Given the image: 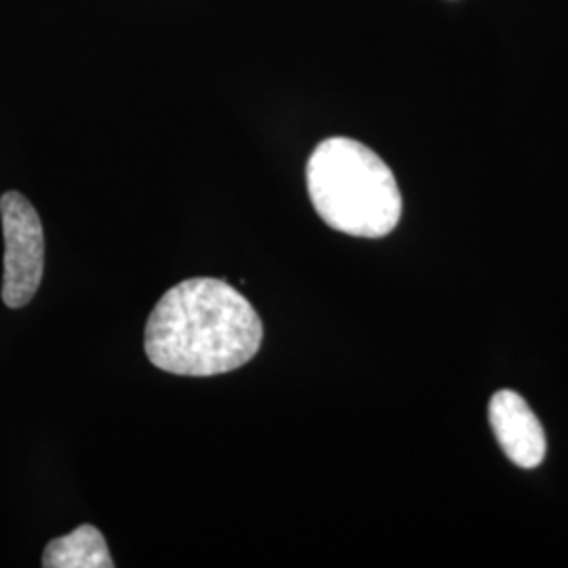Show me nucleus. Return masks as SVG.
<instances>
[{
	"label": "nucleus",
	"instance_id": "obj_2",
	"mask_svg": "<svg viewBox=\"0 0 568 568\" xmlns=\"http://www.w3.org/2000/svg\"><path fill=\"white\" fill-rule=\"evenodd\" d=\"M305 178L316 213L337 232L384 239L400 222L403 196L396 178L365 143L347 138L318 143Z\"/></svg>",
	"mask_w": 568,
	"mask_h": 568
},
{
	"label": "nucleus",
	"instance_id": "obj_3",
	"mask_svg": "<svg viewBox=\"0 0 568 568\" xmlns=\"http://www.w3.org/2000/svg\"><path fill=\"white\" fill-rule=\"evenodd\" d=\"M0 217L4 234L2 302L18 310L30 304L41 286L44 232L37 209L20 192L0 196Z\"/></svg>",
	"mask_w": 568,
	"mask_h": 568
},
{
	"label": "nucleus",
	"instance_id": "obj_1",
	"mask_svg": "<svg viewBox=\"0 0 568 568\" xmlns=\"http://www.w3.org/2000/svg\"><path fill=\"white\" fill-rule=\"evenodd\" d=\"M264 325L241 291L220 278H190L161 297L145 325V354L182 377L224 375L251 363Z\"/></svg>",
	"mask_w": 568,
	"mask_h": 568
},
{
	"label": "nucleus",
	"instance_id": "obj_5",
	"mask_svg": "<svg viewBox=\"0 0 568 568\" xmlns=\"http://www.w3.org/2000/svg\"><path fill=\"white\" fill-rule=\"evenodd\" d=\"M44 568H112L114 560L100 528L82 525L53 539L42 554Z\"/></svg>",
	"mask_w": 568,
	"mask_h": 568
},
{
	"label": "nucleus",
	"instance_id": "obj_4",
	"mask_svg": "<svg viewBox=\"0 0 568 568\" xmlns=\"http://www.w3.org/2000/svg\"><path fill=\"white\" fill-rule=\"evenodd\" d=\"M488 422L511 464L523 469L544 464L548 450L546 432L520 394L511 389L497 392L488 405Z\"/></svg>",
	"mask_w": 568,
	"mask_h": 568
}]
</instances>
